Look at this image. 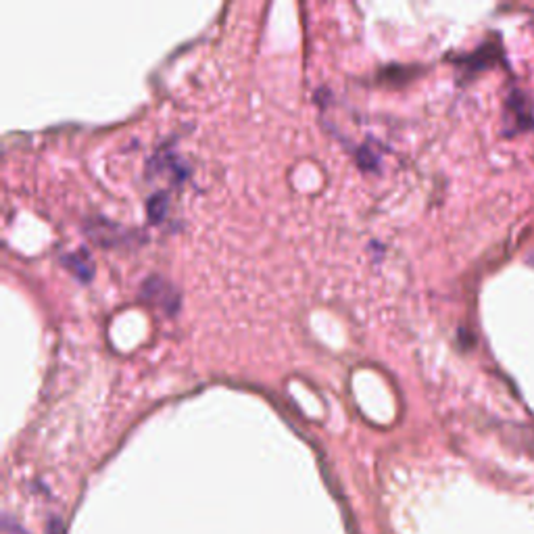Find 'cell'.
<instances>
[{
	"label": "cell",
	"instance_id": "obj_1",
	"mask_svg": "<svg viewBox=\"0 0 534 534\" xmlns=\"http://www.w3.org/2000/svg\"><path fill=\"white\" fill-rule=\"evenodd\" d=\"M165 198L163 196H154L152 200H150V204H148V213H150V217L154 219V221H159L161 217H163V211H165Z\"/></svg>",
	"mask_w": 534,
	"mask_h": 534
}]
</instances>
